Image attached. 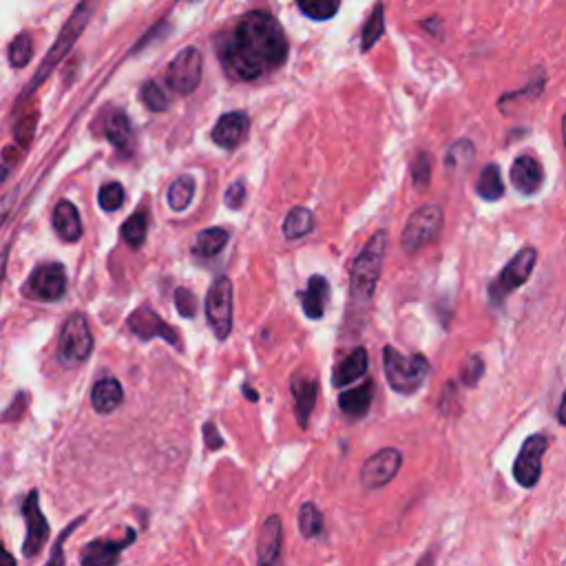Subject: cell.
Here are the masks:
<instances>
[{
	"mask_svg": "<svg viewBox=\"0 0 566 566\" xmlns=\"http://www.w3.org/2000/svg\"><path fill=\"white\" fill-rule=\"evenodd\" d=\"M288 58V38L279 20L268 12H250L219 40V60L228 76L257 80L279 69Z\"/></svg>",
	"mask_w": 566,
	"mask_h": 566,
	"instance_id": "obj_1",
	"label": "cell"
},
{
	"mask_svg": "<svg viewBox=\"0 0 566 566\" xmlns=\"http://www.w3.org/2000/svg\"><path fill=\"white\" fill-rule=\"evenodd\" d=\"M385 233L379 230L365 248L359 253V257L354 259L352 264V281H350V295L356 310H363L370 306V301L374 299L376 283L381 277V266L385 257Z\"/></svg>",
	"mask_w": 566,
	"mask_h": 566,
	"instance_id": "obj_2",
	"label": "cell"
},
{
	"mask_svg": "<svg viewBox=\"0 0 566 566\" xmlns=\"http://www.w3.org/2000/svg\"><path fill=\"white\" fill-rule=\"evenodd\" d=\"M383 370L390 387L398 394H414L429 376V361L423 354H401L392 345L383 350Z\"/></svg>",
	"mask_w": 566,
	"mask_h": 566,
	"instance_id": "obj_3",
	"label": "cell"
},
{
	"mask_svg": "<svg viewBox=\"0 0 566 566\" xmlns=\"http://www.w3.org/2000/svg\"><path fill=\"white\" fill-rule=\"evenodd\" d=\"M89 18H91V5H89V0H85V3L78 5L76 12H73V16L67 20V25L62 27L60 36L56 38L54 47H51V51H49L45 62H43V67L36 71L34 82H31L29 89L25 93H31L34 89H38L49 78V73L58 67V62H62V58L69 54L71 47L76 45V40L80 38L82 31H85Z\"/></svg>",
	"mask_w": 566,
	"mask_h": 566,
	"instance_id": "obj_4",
	"label": "cell"
},
{
	"mask_svg": "<svg viewBox=\"0 0 566 566\" xmlns=\"http://www.w3.org/2000/svg\"><path fill=\"white\" fill-rule=\"evenodd\" d=\"M93 352V334L85 314H71L60 332V361L65 365L85 363Z\"/></svg>",
	"mask_w": 566,
	"mask_h": 566,
	"instance_id": "obj_5",
	"label": "cell"
},
{
	"mask_svg": "<svg viewBox=\"0 0 566 566\" xmlns=\"http://www.w3.org/2000/svg\"><path fill=\"white\" fill-rule=\"evenodd\" d=\"M206 319L219 341H226L233 332V283L219 277L206 297Z\"/></svg>",
	"mask_w": 566,
	"mask_h": 566,
	"instance_id": "obj_6",
	"label": "cell"
},
{
	"mask_svg": "<svg viewBox=\"0 0 566 566\" xmlns=\"http://www.w3.org/2000/svg\"><path fill=\"white\" fill-rule=\"evenodd\" d=\"M443 230V208L436 204H427L407 219V226L403 230V248L407 253H416V250L425 248L427 244L438 237Z\"/></svg>",
	"mask_w": 566,
	"mask_h": 566,
	"instance_id": "obj_7",
	"label": "cell"
},
{
	"mask_svg": "<svg viewBox=\"0 0 566 566\" xmlns=\"http://www.w3.org/2000/svg\"><path fill=\"white\" fill-rule=\"evenodd\" d=\"M549 449V438L544 434H531L522 443L518 458L513 460V478L522 489H533L542 476V458Z\"/></svg>",
	"mask_w": 566,
	"mask_h": 566,
	"instance_id": "obj_8",
	"label": "cell"
},
{
	"mask_svg": "<svg viewBox=\"0 0 566 566\" xmlns=\"http://www.w3.org/2000/svg\"><path fill=\"white\" fill-rule=\"evenodd\" d=\"M403 467V454L396 447H383L363 463L361 485L365 491H376L390 485Z\"/></svg>",
	"mask_w": 566,
	"mask_h": 566,
	"instance_id": "obj_9",
	"label": "cell"
},
{
	"mask_svg": "<svg viewBox=\"0 0 566 566\" xmlns=\"http://www.w3.org/2000/svg\"><path fill=\"white\" fill-rule=\"evenodd\" d=\"M536 250L533 248H524L520 250V253L513 257L507 268L500 272V277L496 283H491V288H489V295H491V301L494 303H500L507 299V295H511L513 290H518L520 286H524L527 283V279L531 277V272L533 268H536Z\"/></svg>",
	"mask_w": 566,
	"mask_h": 566,
	"instance_id": "obj_10",
	"label": "cell"
},
{
	"mask_svg": "<svg viewBox=\"0 0 566 566\" xmlns=\"http://www.w3.org/2000/svg\"><path fill=\"white\" fill-rule=\"evenodd\" d=\"M202 71V54H199L195 47H186L173 58L169 71H166V80H169V87L173 91L180 93V96H188V93H193L199 87V82H202Z\"/></svg>",
	"mask_w": 566,
	"mask_h": 566,
	"instance_id": "obj_11",
	"label": "cell"
},
{
	"mask_svg": "<svg viewBox=\"0 0 566 566\" xmlns=\"http://www.w3.org/2000/svg\"><path fill=\"white\" fill-rule=\"evenodd\" d=\"M135 540H138V531L135 529H127V536L120 540H91L80 551V566H118L124 549H129Z\"/></svg>",
	"mask_w": 566,
	"mask_h": 566,
	"instance_id": "obj_12",
	"label": "cell"
},
{
	"mask_svg": "<svg viewBox=\"0 0 566 566\" xmlns=\"http://www.w3.org/2000/svg\"><path fill=\"white\" fill-rule=\"evenodd\" d=\"M129 328L135 334V337L142 341H151V339H162L173 348L182 350V339L180 334L175 332V328H171L160 314H155L149 306H142L135 310L129 317Z\"/></svg>",
	"mask_w": 566,
	"mask_h": 566,
	"instance_id": "obj_13",
	"label": "cell"
},
{
	"mask_svg": "<svg viewBox=\"0 0 566 566\" xmlns=\"http://www.w3.org/2000/svg\"><path fill=\"white\" fill-rule=\"evenodd\" d=\"M23 516L27 522V538L23 542V553L27 558H36L43 551L45 542L49 540V522L45 518L43 509H40L38 491L34 489L23 502Z\"/></svg>",
	"mask_w": 566,
	"mask_h": 566,
	"instance_id": "obj_14",
	"label": "cell"
},
{
	"mask_svg": "<svg viewBox=\"0 0 566 566\" xmlns=\"http://www.w3.org/2000/svg\"><path fill=\"white\" fill-rule=\"evenodd\" d=\"M67 292V275L60 264H43L34 270L29 283L27 295L38 301H60Z\"/></svg>",
	"mask_w": 566,
	"mask_h": 566,
	"instance_id": "obj_15",
	"label": "cell"
},
{
	"mask_svg": "<svg viewBox=\"0 0 566 566\" xmlns=\"http://www.w3.org/2000/svg\"><path fill=\"white\" fill-rule=\"evenodd\" d=\"M257 566H283V522L272 513L261 524L257 540Z\"/></svg>",
	"mask_w": 566,
	"mask_h": 566,
	"instance_id": "obj_16",
	"label": "cell"
},
{
	"mask_svg": "<svg viewBox=\"0 0 566 566\" xmlns=\"http://www.w3.org/2000/svg\"><path fill=\"white\" fill-rule=\"evenodd\" d=\"M248 129H250L248 113L230 111V113H224L222 118L217 120L211 135H213V142L217 146H222V149H226V151H233V149H237L241 142L246 140Z\"/></svg>",
	"mask_w": 566,
	"mask_h": 566,
	"instance_id": "obj_17",
	"label": "cell"
},
{
	"mask_svg": "<svg viewBox=\"0 0 566 566\" xmlns=\"http://www.w3.org/2000/svg\"><path fill=\"white\" fill-rule=\"evenodd\" d=\"M292 390V398H295V418L297 425L301 429H306L314 407H317V398H319V383L314 379H308V376L297 374L295 379L290 383Z\"/></svg>",
	"mask_w": 566,
	"mask_h": 566,
	"instance_id": "obj_18",
	"label": "cell"
},
{
	"mask_svg": "<svg viewBox=\"0 0 566 566\" xmlns=\"http://www.w3.org/2000/svg\"><path fill=\"white\" fill-rule=\"evenodd\" d=\"M511 182L522 195L538 193V188L544 182L542 164L531 155H522L511 166Z\"/></svg>",
	"mask_w": 566,
	"mask_h": 566,
	"instance_id": "obj_19",
	"label": "cell"
},
{
	"mask_svg": "<svg viewBox=\"0 0 566 566\" xmlns=\"http://www.w3.org/2000/svg\"><path fill=\"white\" fill-rule=\"evenodd\" d=\"M124 401V390L118 379L107 376V379H100L91 390V405L98 414H111L118 410Z\"/></svg>",
	"mask_w": 566,
	"mask_h": 566,
	"instance_id": "obj_20",
	"label": "cell"
},
{
	"mask_svg": "<svg viewBox=\"0 0 566 566\" xmlns=\"http://www.w3.org/2000/svg\"><path fill=\"white\" fill-rule=\"evenodd\" d=\"M328 299H330V283L321 275H314L308 281V288L301 292V303H303V312H306V317L321 319L323 312H326Z\"/></svg>",
	"mask_w": 566,
	"mask_h": 566,
	"instance_id": "obj_21",
	"label": "cell"
},
{
	"mask_svg": "<svg viewBox=\"0 0 566 566\" xmlns=\"http://www.w3.org/2000/svg\"><path fill=\"white\" fill-rule=\"evenodd\" d=\"M374 398V383L365 381L363 385L354 387V390H345L339 396L341 412L348 418H363L368 416Z\"/></svg>",
	"mask_w": 566,
	"mask_h": 566,
	"instance_id": "obj_22",
	"label": "cell"
},
{
	"mask_svg": "<svg viewBox=\"0 0 566 566\" xmlns=\"http://www.w3.org/2000/svg\"><path fill=\"white\" fill-rule=\"evenodd\" d=\"M368 352H365V348H356L348 359H343L339 363V368L334 370V376H332V383L334 387H339V390H343V387H348L352 385L354 381H359L365 376V372H368Z\"/></svg>",
	"mask_w": 566,
	"mask_h": 566,
	"instance_id": "obj_23",
	"label": "cell"
},
{
	"mask_svg": "<svg viewBox=\"0 0 566 566\" xmlns=\"http://www.w3.org/2000/svg\"><path fill=\"white\" fill-rule=\"evenodd\" d=\"M104 135H107V140L115 146V149H120V151L133 149V127L124 111H111L107 115V122H104Z\"/></svg>",
	"mask_w": 566,
	"mask_h": 566,
	"instance_id": "obj_24",
	"label": "cell"
},
{
	"mask_svg": "<svg viewBox=\"0 0 566 566\" xmlns=\"http://www.w3.org/2000/svg\"><path fill=\"white\" fill-rule=\"evenodd\" d=\"M54 228L60 239L78 241L82 237V222L78 208L71 202H60L54 211Z\"/></svg>",
	"mask_w": 566,
	"mask_h": 566,
	"instance_id": "obj_25",
	"label": "cell"
},
{
	"mask_svg": "<svg viewBox=\"0 0 566 566\" xmlns=\"http://www.w3.org/2000/svg\"><path fill=\"white\" fill-rule=\"evenodd\" d=\"M228 244V233L224 228H206L195 237L193 255L202 259L217 257Z\"/></svg>",
	"mask_w": 566,
	"mask_h": 566,
	"instance_id": "obj_26",
	"label": "cell"
},
{
	"mask_svg": "<svg viewBox=\"0 0 566 566\" xmlns=\"http://www.w3.org/2000/svg\"><path fill=\"white\" fill-rule=\"evenodd\" d=\"M476 191L482 199H487V202H496V199L505 195V184H502L498 164H487L485 169H482L478 177V184H476Z\"/></svg>",
	"mask_w": 566,
	"mask_h": 566,
	"instance_id": "obj_27",
	"label": "cell"
},
{
	"mask_svg": "<svg viewBox=\"0 0 566 566\" xmlns=\"http://www.w3.org/2000/svg\"><path fill=\"white\" fill-rule=\"evenodd\" d=\"M297 522H299V533L306 540L319 538L323 533V513L314 502H303L299 507Z\"/></svg>",
	"mask_w": 566,
	"mask_h": 566,
	"instance_id": "obj_28",
	"label": "cell"
},
{
	"mask_svg": "<svg viewBox=\"0 0 566 566\" xmlns=\"http://www.w3.org/2000/svg\"><path fill=\"white\" fill-rule=\"evenodd\" d=\"M312 228H314V217L308 208H303V206L292 208L286 217V222H283V237L301 239V237H306Z\"/></svg>",
	"mask_w": 566,
	"mask_h": 566,
	"instance_id": "obj_29",
	"label": "cell"
},
{
	"mask_svg": "<svg viewBox=\"0 0 566 566\" xmlns=\"http://www.w3.org/2000/svg\"><path fill=\"white\" fill-rule=\"evenodd\" d=\"M195 195V180L191 175H180L169 188V206L173 211H186Z\"/></svg>",
	"mask_w": 566,
	"mask_h": 566,
	"instance_id": "obj_30",
	"label": "cell"
},
{
	"mask_svg": "<svg viewBox=\"0 0 566 566\" xmlns=\"http://www.w3.org/2000/svg\"><path fill=\"white\" fill-rule=\"evenodd\" d=\"M341 0H297V7L312 20H330L337 16Z\"/></svg>",
	"mask_w": 566,
	"mask_h": 566,
	"instance_id": "obj_31",
	"label": "cell"
},
{
	"mask_svg": "<svg viewBox=\"0 0 566 566\" xmlns=\"http://www.w3.org/2000/svg\"><path fill=\"white\" fill-rule=\"evenodd\" d=\"M385 31V12H383V5L379 3L374 7L372 16L368 18V23L363 27V51L372 49L376 43H379V38L383 36Z\"/></svg>",
	"mask_w": 566,
	"mask_h": 566,
	"instance_id": "obj_32",
	"label": "cell"
},
{
	"mask_svg": "<svg viewBox=\"0 0 566 566\" xmlns=\"http://www.w3.org/2000/svg\"><path fill=\"white\" fill-rule=\"evenodd\" d=\"M146 228H149V222H146V213H135L127 219V224L122 226V239L127 241L129 246L140 248L146 239Z\"/></svg>",
	"mask_w": 566,
	"mask_h": 566,
	"instance_id": "obj_33",
	"label": "cell"
},
{
	"mask_svg": "<svg viewBox=\"0 0 566 566\" xmlns=\"http://www.w3.org/2000/svg\"><path fill=\"white\" fill-rule=\"evenodd\" d=\"M471 160H474V146H471V142H467V140L456 142L447 153V169L449 171L467 169Z\"/></svg>",
	"mask_w": 566,
	"mask_h": 566,
	"instance_id": "obj_34",
	"label": "cell"
},
{
	"mask_svg": "<svg viewBox=\"0 0 566 566\" xmlns=\"http://www.w3.org/2000/svg\"><path fill=\"white\" fill-rule=\"evenodd\" d=\"M34 56V45H31V38L27 34H20L12 40V45H9V60H12V65L16 69L25 67L27 62Z\"/></svg>",
	"mask_w": 566,
	"mask_h": 566,
	"instance_id": "obj_35",
	"label": "cell"
},
{
	"mask_svg": "<svg viewBox=\"0 0 566 566\" xmlns=\"http://www.w3.org/2000/svg\"><path fill=\"white\" fill-rule=\"evenodd\" d=\"M140 98L149 111H166V109H169V98L164 96V91L160 89V85H157V82H153V80L144 82V87L140 91Z\"/></svg>",
	"mask_w": 566,
	"mask_h": 566,
	"instance_id": "obj_36",
	"label": "cell"
},
{
	"mask_svg": "<svg viewBox=\"0 0 566 566\" xmlns=\"http://www.w3.org/2000/svg\"><path fill=\"white\" fill-rule=\"evenodd\" d=\"M482 374H485V361L478 354H471L460 368V383L465 387H476L482 381Z\"/></svg>",
	"mask_w": 566,
	"mask_h": 566,
	"instance_id": "obj_37",
	"label": "cell"
},
{
	"mask_svg": "<svg viewBox=\"0 0 566 566\" xmlns=\"http://www.w3.org/2000/svg\"><path fill=\"white\" fill-rule=\"evenodd\" d=\"M98 202L104 211H118L124 202V188L118 182L104 184L98 193Z\"/></svg>",
	"mask_w": 566,
	"mask_h": 566,
	"instance_id": "obj_38",
	"label": "cell"
},
{
	"mask_svg": "<svg viewBox=\"0 0 566 566\" xmlns=\"http://www.w3.org/2000/svg\"><path fill=\"white\" fill-rule=\"evenodd\" d=\"M412 180L416 188H427L429 180H432V155L429 153H418V157L412 164Z\"/></svg>",
	"mask_w": 566,
	"mask_h": 566,
	"instance_id": "obj_39",
	"label": "cell"
},
{
	"mask_svg": "<svg viewBox=\"0 0 566 566\" xmlns=\"http://www.w3.org/2000/svg\"><path fill=\"white\" fill-rule=\"evenodd\" d=\"M82 522H85V518H78L76 522H71L65 531H62V536L56 540L54 551H51V555H49V560H47L45 566H65V542L69 540L71 533L76 531V527H80Z\"/></svg>",
	"mask_w": 566,
	"mask_h": 566,
	"instance_id": "obj_40",
	"label": "cell"
},
{
	"mask_svg": "<svg viewBox=\"0 0 566 566\" xmlns=\"http://www.w3.org/2000/svg\"><path fill=\"white\" fill-rule=\"evenodd\" d=\"M175 306H177V312H180L184 319H193L195 312H197V299H195L191 290L177 288L175 290Z\"/></svg>",
	"mask_w": 566,
	"mask_h": 566,
	"instance_id": "obj_41",
	"label": "cell"
},
{
	"mask_svg": "<svg viewBox=\"0 0 566 566\" xmlns=\"http://www.w3.org/2000/svg\"><path fill=\"white\" fill-rule=\"evenodd\" d=\"M204 443L206 447L211 449V452H219V449H224V438L219 434V429L213 421H206L204 423Z\"/></svg>",
	"mask_w": 566,
	"mask_h": 566,
	"instance_id": "obj_42",
	"label": "cell"
},
{
	"mask_svg": "<svg viewBox=\"0 0 566 566\" xmlns=\"http://www.w3.org/2000/svg\"><path fill=\"white\" fill-rule=\"evenodd\" d=\"M244 199H246V184H244V180H237L233 186L228 188L226 206L233 208V211H239L241 204H244Z\"/></svg>",
	"mask_w": 566,
	"mask_h": 566,
	"instance_id": "obj_43",
	"label": "cell"
},
{
	"mask_svg": "<svg viewBox=\"0 0 566 566\" xmlns=\"http://www.w3.org/2000/svg\"><path fill=\"white\" fill-rule=\"evenodd\" d=\"M25 401H27V396H25V394H18L14 405H12L14 412H7V414L3 416V421H7V418H9V421H16V418H20V414H23V410H25V405H23Z\"/></svg>",
	"mask_w": 566,
	"mask_h": 566,
	"instance_id": "obj_44",
	"label": "cell"
},
{
	"mask_svg": "<svg viewBox=\"0 0 566 566\" xmlns=\"http://www.w3.org/2000/svg\"><path fill=\"white\" fill-rule=\"evenodd\" d=\"M12 204H14V193L0 199V226L5 224V219L9 217V213H12Z\"/></svg>",
	"mask_w": 566,
	"mask_h": 566,
	"instance_id": "obj_45",
	"label": "cell"
},
{
	"mask_svg": "<svg viewBox=\"0 0 566 566\" xmlns=\"http://www.w3.org/2000/svg\"><path fill=\"white\" fill-rule=\"evenodd\" d=\"M0 566H16V558L5 549L3 542H0Z\"/></svg>",
	"mask_w": 566,
	"mask_h": 566,
	"instance_id": "obj_46",
	"label": "cell"
},
{
	"mask_svg": "<svg viewBox=\"0 0 566 566\" xmlns=\"http://www.w3.org/2000/svg\"><path fill=\"white\" fill-rule=\"evenodd\" d=\"M241 392H244V396H246V398H250V401H253V403H257V401H259V394L255 392V387H253V385L244 383V387H241Z\"/></svg>",
	"mask_w": 566,
	"mask_h": 566,
	"instance_id": "obj_47",
	"label": "cell"
},
{
	"mask_svg": "<svg viewBox=\"0 0 566 566\" xmlns=\"http://www.w3.org/2000/svg\"><path fill=\"white\" fill-rule=\"evenodd\" d=\"M5 268H7V250L0 255V286H3V279H5Z\"/></svg>",
	"mask_w": 566,
	"mask_h": 566,
	"instance_id": "obj_48",
	"label": "cell"
},
{
	"mask_svg": "<svg viewBox=\"0 0 566 566\" xmlns=\"http://www.w3.org/2000/svg\"><path fill=\"white\" fill-rule=\"evenodd\" d=\"M416 566H434V553H425Z\"/></svg>",
	"mask_w": 566,
	"mask_h": 566,
	"instance_id": "obj_49",
	"label": "cell"
},
{
	"mask_svg": "<svg viewBox=\"0 0 566 566\" xmlns=\"http://www.w3.org/2000/svg\"><path fill=\"white\" fill-rule=\"evenodd\" d=\"M558 423L564 427L566 421H564V398L560 401V407H558Z\"/></svg>",
	"mask_w": 566,
	"mask_h": 566,
	"instance_id": "obj_50",
	"label": "cell"
},
{
	"mask_svg": "<svg viewBox=\"0 0 566 566\" xmlns=\"http://www.w3.org/2000/svg\"><path fill=\"white\" fill-rule=\"evenodd\" d=\"M5 177H7V169H5V166H0V184L5 182Z\"/></svg>",
	"mask_w": 566,
	"mask_h": 566,
	"instance_id": "obj_51",
	"label": "cell"
}]
</instances>
